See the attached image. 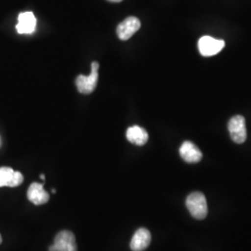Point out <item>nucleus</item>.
Wrapping results in <instances>:
<instances>
[{
	"instance_id": "nucleus-1",
	"label": "nucleus",
	"mask_w": 251,
	"mask_h": 251,
	"mask_svg": "<svg viewBox=\"0 0 251 251\" xmlns=\"http://www.w3.org/2000/svg\"><path fill=\"white\" fill-rule=\"evenodd\" d=\"M99 63L97 62L91 63V73L90 75H80L75 79V86L82 94L92 93L98 84L99 80Z\"/></svg>"
},
{
	"instance_id": "nucleus-10",
	"label": "nucleus",
	"mask_w": 251,
	"mask_h": 251,
	"mask_svg": "<svg viewBox=\"0 0 251 251\" xmlns=\"http://www.w3.org/2000/svg\"><path fill=\"white\" fill-rule=\"evenodd\" d=\"M151 239V233L145 228H140L136 231L130 241V249L132 251H145L149 247Z\"/></svg>"
},
{
	"instance_id": "nucleus-14",
	"label": "nucleus",
	"mask_w": 251,
	"mask_h": 251,
	"mask_svg": "<svg viewBox=\"0 0 251 251\" xmlns=\"http://www.w3.org/2000/svg\"><path fill=\"white\" fill-rule=\"evenodd\" d=\"M109 2H113V3H119V2H121V1H123V0H108Z\"/></svg>"
},
{
	"instance_id": "nucleus-6",
	"label": "nucleus",
	"mask_w": 251,
	"mask_h": 251,
	"mask_svg": "<svg viewBox=\"0 0 251 251\" xmlns=\"http://www.w3.org/2000/svg\"><path fill=\"white\" fill-rule=\"evenodd\" d=\"M24 181V176L21 172L14 171L11 168H0V187H17Z\"/></svg>"
},
{
	"instance_id": "nucleus-12",
	"label": "nucleus",
	"mask_w": 251,
	"mask_h": 251,
	"mask_svg": "<svg viewBox=\"0 0 251 251\" xmlns=\"http://www.w3.org/2000/svg\"><path fill=\"white\" fill-rule=\"evenodd\" d=\"M126 139L129 143L136 144L138 146H143L148 142V133L144 127L139 126H132L126 130Z\"/></svg>"
},
{
	"instance_id": "nucleus-4",
	"label": "nucleus",
	"mask_w": 251,
	"mask_h": 251,
	"mask_svg": "<svg viewBox=\"0 0 251 251\" xmlns=\"http://www.w3.org/2000/svg\"><path fill=\"white\" fill-rule=\"evenodd\" d=\"M228 129L230 136L234 143L241 144L247 140V128L246 119L242 116H234L228 123Z\"/></svg>"
},
{
	"instance_id": "nucleus-11",
	"label": "nucleus",
	"mask_w": 251,
	"mask_h": 251,
	"mask_svg": "<svg viewBox=\"0 0 251 251\" xmlns=\"http://www.w3.org/2000/svg\"><path fill=\"white\" fill-rule=\"evenodd\" d=\"M179 154L181 158L187 163H198L203 157L201 151L197 147V145L191 142H184L179 148Z\"/></svg>"
},
{
	"instance_id": "nucleus-9",
	"label": "nucleus",
	"mask_w": 251,
	"mask_h": 251,
	"mask_svg": "<svg viewBox=\"0 0 251 251\" xmlns=\"http://www.w3.org/2000/svg\"><path fill=\"white\" fill-rule=\"evenodd\" d=\"M27 198L30 202L35 204L36 206L43 205L50 200V195L46 191L43 184L34 182L30 185V187L27 191Z\"/></svg>"
},
{
	"instance_id": "nucleus-13",
	"label": "nucleus",
	"mask_w": 251,
	"mask_h": 251,
	"mask_svg": "<svg viewBox=\"0 0 251 251\" xmlns=\"http://www.w3.org/2000/svg\"><path fill=\"white\" fill-rule=\"evenodd\" d=\"M57 251V250H56L55 246H54V245H52V246H50V251Z\"/></svg>"
},
{
	"instance_id": "nucleus-5",
	"label": "nucleus",
	"mask_w": 251,
	"mask_h": 251,
	"mask_svg": "<svg viewBox=\"0 0 251 251\" xmlns=\"http://www.w3.org/2000/svg\"><path fill=\"white\" fill-rule=\"evenodd\" d=\"M141 28L140 20L133 16L126 18L118 25L117 28V36L119 39L126 41L132 37L137 31Z\"/></svg>"
},
{
	"instance_id": "nucleus-16",
	"label": "nucleus",
	"mask_w": 251,
	"mask_h": 251,
	"mask_svg": "<svg viewBox=\"0 0 251 251\" xmlns=\"http://www.w3.org/2000/svg\"><path fill=\"white\" fill-rule=\"evenodd\" d=\"M2 243V236H1V234H0V244Z\"/></svg>"
},
{
	"instance_id": "nucleus-2",
	"label": "nucleus",
	"mask_w": 251,
	"mask_h": 251,
	"mask_svg": "<svg viewBox=\"0 0 251 251\" xmlns=\"http://www.w3.org/2000/svg\"><path fill=\"white\" fill-rule=\"evenodd\" d=\"M186 206L195 219L204 220L207 215L206 199L200 192H195L189 195L186 199Z\"/></svg>"
},
{
	"instance_id": "nucleus-7",
	"label": "nucleus",
	"mask_w": 251,
	"mask_h": 251,
	"mask_svg": "<svg viewBox=\"0 0 251 251\" xmlns=\"http://www.w3.org/2000/svg\"><path fill=\"white\" fill-rule=\"evenodd\" d=\"M53 245L57 251H77L75 234L69 231L58 233L55 236Z\"/></svg>"
},
{
	"instance_id": "nucleus-8",
	"label": "nucleus",
	"mask_w": 251,
	"mask_h": 251,
	"mask_svg": "<svg viewBox=\"0 0 251 251\" xmlns=\"http://www.w3.org/2000/svg\"><path fill=\"white\" fill-rule=\"evenodd\" d=\"M36 26V19L33 12L25 11L19 14L18 24L16 25V30L19 34H32L35 32Z\"/></svg>"
},
{
	"instance_id": "nucleus-3",
	"label": "nucleus",
	"mask_w": 251,
	"mask_h": 251,
	"mask_svg": "<svg viewBox=\"0 0 251 251\" xmlns=\"http://www.w3.org/2000/svg\"><path fill=\"white\" fill-rule=\"evenodd\" d=\"M225 46V42L224 40L216 39L211 36H202L198 40L199 52L204 57H211L221 52Z\"/></svg>"
},
{
	"instance_id": "nucleus-15",
	"label": "nucleus",
	"mask_w": 251,
	"mask_h": 251,
	"mask_svg": "<svg viewBox=\"0 0 251 251\" xmlns=\"http://www.w3.org/2000/svg\"><path fill=\"white\" fill-rule=\"evenodd\" d=\"M40 179H43V180H45V176L42 174V175H40Z\"/></svg>"
}]
</instances>
